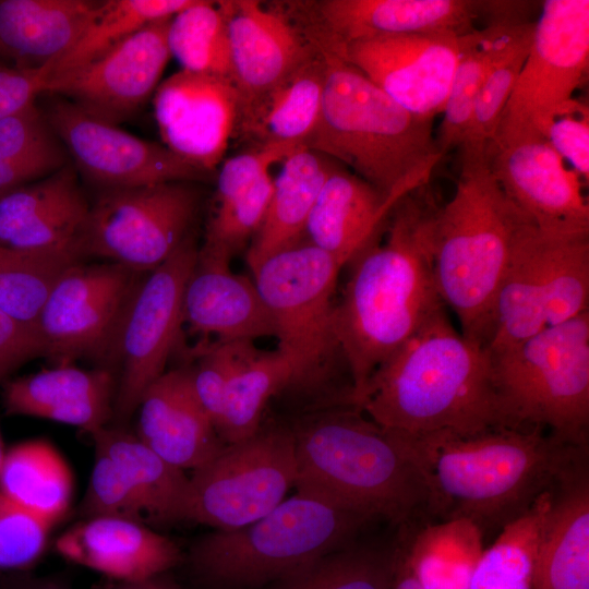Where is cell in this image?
I'll return each instance as SVG.
<instances>
[{
	"mask_svg": "<svg viewBox=\"0 0 589 589\" xmlns=\"http://www.w3.org/2000/svg\"><path fill=\"white\" fill-rule=\"evenodd\" d=\"M424 183L401 197L364 248L334 311V333L352 405L372 374L434 313L446 308L434 276L438 209Z\"/></svg>",
	"mask_w": 589,
	"mask_h": 589,
	"instance_id": "obj_1",
	"label": "cell"
},
{
	"mask_svg": "<svg viewBox=\"0 0 589 589\" xmlns=\"http://www.w3.org/2000/svg\"><path fill=\"white\" fill-rule=\"evenodd\" d=\"M539 426H503L460 435H405L429 491V514L502 528L552 489L587 446Z\"/></svg>",
	"mask_w": 589,
	"mask_h": 589,
	"instance_id": "obj_2",
	"label": "cell"
},
{
	"mask_svg": "<svg viewBox=\"0 0 589 589\" xmlns=\"http://www.w3.org/2000/svg\"><path fill=\"white\" fill-rule=\"evenodd\" d=\"M353 406L406 435H470L512 426L488 349L456 330L445 308L372 374Z\"/></svg>",
	"mask_w": 589,
	"mask_h": 589,
	"instance_id": "obj_3",
	"label": "cell"
},
{
	"mask_svg": "<svg viewBox=\"0 0 589 589\" xmlns=\"http://www.w3.org/2000/svg\"><path fill=\"white\" fill-rule=\"evenodd\" d=\"M297 491L316 494L371 520L408 522L429 514V491L405 435L349 402H334L290 426Z\"/></svg>",
	"mask_w": 589,
	"mask_h": 589,
	"instance_id": "obj_4",
	"label": "cell"
},
{
	"mask_svg": "<svg viewBox=\"0 0 589 589\" xmlns=\"http://www.w3.org/2000/svg\"><path fill=\"white\" fill-rule=\"evenodd\" d=\"M459 148L455 192L438 206L435 217L434 276L444 305L458 318L460 333L488 348L495 299L515 238L531 220L498 184L488 148Z\"/></svg>",
	"mask_w": 589,
	"mask_h": 589,
	"instance_id": "obj_5",
	"label": "cell"
},
{
	"mask_svg": "<svg viewBox=\"0 0 589 589\" xmlns=\"http://www.w3.org/2000/svg\"><path fill=\"white\" fill-rule=\"evenodd\" d=\"M321 52L326 62L322 107L304 146L350 168L390 199L428 183L443 158L433 120L401 107L344 59Z\"/></svg>",
	"mask_w": 589,
	"mask_h": 589,
	"instance_id": "obj_6",
	"label": "cell"
},
{
	"mask_svg": "<svg viewBox=\"0 0 589 589\" xmlns=\"http://www.w3.org/2000/svg\"><path fill=\"white\" fill-rule=\"evenodd\" d=\"M370 521L325 497L297 491L247 526L200 538L190 563L199 579L213 589H253L354 542Z\"/></svg>",
	"mask_w": 589,
	"mask_h": 589,
	"instance_id": "obj_7",
	"label": "cell"
},
{
	"mask_svg": "<svg viewBox=\"0 0 589 589\" xmlns=\"http://www.w3.org/2000/svg\"><path fill=\"white\" fill-rule=\"evenodd\" d=\"M493 377L512 426H539L587 446L589 311L490 352Z\"/></svg>",
	"mask_w": 589,
	"mask_h": 589,
	"instance_id": "obj_8",
	"label": "cell"
},
{
	"mask_svg": "<svg viewBox=\"0 0 589 589\" xmlns=\"http://www.w3.org/2000/svg\"><path fill=\"white\" fill-rule=\"evenodd\" d=\"M341 268L332 255L303 240L252 271L275 325L277 350L293 370V386L314 385L332 359L340 357L334 311Z\"/></svg>",
	"mask_w": 589,
	"mask_h": 589,
	"instance_id": "obj_9",
	"label": "cell"
},
{
	"mask_svg": "<svg viewBox=\"0 0 589 589\" xmlns=\"http://www.w3.org/2000/svg\"><path fill=\"white\" fill-rule=\"evenodd\" d=\"M202 192L196 182L100 190L89 205L76 244L86 260L149 273L192 235Z\"/></svg>",
	"mask_w": 589,
	"mask_h": 589,
	"instance_id": "obj_10",
	"label": "cell"
},
{
	"mask_svg": "<svg viewBox=\"0 0 589 589\" xmlns=\"http://www.w3.org/2000/svg\"><path fill=\"white\" fill-rule=\"evenodd\" d=\"M297 479L290 426H262L226 444L190 477L184 520L231 530L278 506Z\"/></svg>",
	"mask_w": 589,
	"mask_h": 589,
	"instance_id": "obj_11",
	"label": "cell"
},
{
	"mask_svg": "<svg viewBox=\"0 0 589 589\" xmlns=\"http://www.w3.org/2000/svg\"><path fill=\"white\" fill-rule=\"evenodd\" d=\"M197 254L192 233L145 275L132 298L110 364L117 378L112 425L124 426L145 390L166 372L183 325V294Z\"/></svg>",
	"mask_w": 589,
	"mask_h": 589,
	"instance_id": "obj_12",
	"label": "cell"
},
{
	"mask_svg": "<svg viewBox=\"0 0 589 589\" xmlns=\"http://www.w3.org/2000/svg\"><path fill=\"white\" fill-rule=\"evenodd\" d=\"M146 274L106 261L70 267L39 317L44 357L53 366L87 359L110 371L124 315Z\"/></svg>",
	"mask_w": 589,
	"mask_h": 589,
	"instance_id": "obj_13",
	"label": "cell"
},
{
	"mask_svg": "<svg viewBox=\"0 0 589 589\" xmlns=\"http://www.w3.org/2000/svg\"><path fill=\"white\" fill-rule=\"evenodd\" d=\"M588 65L589 1H544L493 143L541 135L542 122L574 98Z\"/></svg>",
	"mask_w": 589,
	"mask_h": 589,
	"instance_id": "obj_14",
	"label": "cell"
},
{
	"mask_svg": "<svg viewBox=\"0 0 589 589\" xmlns=\"http://www.w3.org/2000/svg\"><path fill=\"white\" fill-rule=\"evenodd\" d=\"M43 110L73 166L100 190L175 181H208L201 170L158 144L139 139L60 96L47 94Z\"/></svg>",
	"mask_w": 589,
	"mask_h": 589,
	"instance_id": "obj_15",
	"label": "cell"
},
{
	"mask_svg": "<svg viewBox=\"0 0 589 589\" xmlns=\"http://www.w3.org/2000/svg\"><path fill=\"white\" fill-rule=\"evenodd\" d=\"M306 39L332 52L353 41L385 36L466 34L483 12L471 0H313L278 5Z\"/></svg>",
	"mask_w": 589,
	"mask_h": 589,
	"instance_id": "obj_16",
	"label": "cell"
},
{
	"mask_svg": "<svg viewBox=\"0 0 589 589\" xmlns=\"http://www.w3.org/2000/svg\"><path fill=\"white\" fill-rule=\"evenodd\" d=\"M474 31L377 37L328 53L356 67L411 113L433 120L444 109L455 70Z\"/></svg>",
	"mask_w": 589,
	"mask_h": 589,
	"instance_id": "obj_17",
	"label": "cell"
},
{
	"mask_svg": "<svg viewBox=\"0 0 589 589\" xmlns=\"http://www.w3.org/2000/svg\"><path fill=\"white\" fill-rule=\"evenodd\" d=\"M169 20L147 25L99 59L48 81L44 94L68 99L111 124L125 121L155 93L171 58Z\"/></svg>",
	"mask_w": 589,
	"mask_h": 589,
	"instance_id": "obj_18",
	"label": "cell"
},
{
	"mask_svg": "<svg viewBox=\"0 0 589 589\" xmlns=\"http://www.w3.org/2000/svg\"><path fill=\"white\" fill-rule=\"evenodd\" d=\"M488 156L505 194L539 230L589 233V205L581 178L542 135L492 143Z\"/></svg>",
	"mask_w": 589,
	"mask_h": 589,
	"instance_id": "obj_19",
	"label": "cell"
},
{
	"mask_svg": "<svg viewBox=\"0 0 589 589\" xmlns=\"http://www.w3.org/2000/svg\"><path fill=\"white\" fill-rule=\"evenodd\" d=\"M153 103L164 145L214 173L237 135L239 98L232 81L181 69L159 83Z\"/></svg>",
	"mask_w": 589,
	"mask_h": 589,
	"instance_id": "obj_20",
	"label": "cell"
},
{
	"mask_svg": "<svg viewBox=\"0 0 589 589\" xmlns=\"http://www.w3.org/2000/svg\"><path fill=\"white\" fill-rule=\"evenodd\" d=\"M219 4L227 19L239 125L274 87L318 50L280 9H268L256 0Z\"/></svg>",
	"mask_w": 589,
	"mask_h": 589,
	"instance_id": "obj_21",
	"label": "cell"
},
{
	"mask_svg": "<svg viewBox=\"0 0 589 589\" xmlns=\"http://www.w3.org/2000/svg\"><path fill=\"white\" fill-rule=\"evenodd\" d=\"M137 409L136 436L182 470L203 466L226 445L194 392L190 368L166 371L145 390Z\"/></svg>",
	"mask_w": 589,
	"mask_h": 589,
	"instance_id": "obj_22",
	"label": "cell"
},
{
	"mask_svg": "<svg viewBox=\"0 0 589 589\" xmlns=\"http://www.w3.org/2000/svg\"><path fill=\"white\" fill-rule=\"evenodd\" d=\"M183 324L217 341L275 337L273 318L254 280L230 262L200 252L183 294Z\"/></svg>",
	"mask_w": 589,
	"mask_h": 589,
	"instance_id": "obj_23",
	"label": "cell"
},
{
	"mask_svg": "<svg viewBox=\"0 0 589 589\" xmlns=\"http://www.w3.org/2000/svg\"><path fill=\"white\" fill-rule=\"evenodd\" d=\"M65 560L121 582L155 578L178 564L180 549L145 524L116 517L85 518L56 541Z\"/></svg>",
	"mask_w": 589,
	"mask_h": 589,
	"instance_id": "obj_24",
	"label": "cell"
},
{
	"mask_svg": "<svg viewBox=\"0 0 589 589\" xmlns=\"http://www.w3.org/2000/svg\"><path fill=\"white\" fill-rule=\"evenodd\" d=\"M116 384L107 369L52 366L5 382L3 406L8 414L52 420L92 434L112 418Z\"/></svg>",
	"mask_w": 589,
	"mask_h": 589,
	"instance_id": "obj_25",
	"label": "cell"
},
{
	"mask_svg": "<svg viewBox=\"0 0 589 589\" xmlns=\"http://www.w3.org/2000/svg\"><path fill=\"white\" fill-rule=\"evenodd\" d=\"M91 203L72 163L0 197V244L37 249L76 244Z\"/></svg>",
	"mask_w": 589,
	"mask_h": 589,
	"instance_id": "obj_26",
	"label": "cell"
},
{
	"mask_svg": "<svg viewBox=\"0 0 589 589\" xmlns=\"http://www.w3.org/2000/svg\"><path fill=\"white\" fill-rule=\"evenodd\" d=\"M397 200L339 165L318 193L304 240L345 267L370 241Z\"/></svg>",
	"mask_w": 589,
	"mask_h": 589,
	"instance_id": "obj_27",
	"label": "cell"
},
{
	"mask_svg": "<svg viewBox=\"0 0 589 589\" xmlns=\"http://www.w3.org/2000/svg\"><path fill=\"white\" fill-rule=\"evenodd\" d=\"M533 589H589V480L585 458L554 486Z\"/></svg>",
	"mask_w": 589,
	"mask_h": 589,
	"instance_id": "obj_28",
	"label": "cell"
},
{
	"mask_svg": "<svg viewBox=\"0 0 589 589\" xmlns=\"http://www.w3.org/2000/svg\"><path fill=\"white\" fill-rule=\"evenodd\" d=\"M100 2L0 0V57L20 68L50 65L80 36Z\"/></svg>",
	"mask_w": 589,
	"mask_h": 589,
	"instance_id": "obj_29",
	"label": "cell"
},
{
	"mask_svg": "<svg viewBox=\"0 0 589 589\" xmlns=\"http://www.w3.org/2000/svg\"><path fill=\"white\" fill-rule=\"evenodd\" d=\"M281 164L264 220L247 252L251 272L267 257L304 240L305 225L318 193L339 166L305 146Z\"/></svg>",
	"mask_w": 589,
	"mask_h": 589,
	"instance_id": "obj_30",
	"label": "cell"
},
{
	"mask_svg": "<svg viewBox=\"0 0 589 589\" xmlns=\"http://www.w3.org/2000/svg\"><path fill=\"white\" fill-rule=\"evenodd\" d=\"M548 327L540 232L531 223L518 231L494 304V330L488 351L521 342Z\"/></svg>",
	"mask_w": 589,
	"mask_h": 589,
	"instance_id": "obj_31",
	"label": "cell"
},
{
	"mask_svg": "<svg viewBox=\"0 0 589 589\" xmlns=\"http://www.w3.org/2000/svg\"><path fill=\"white\" fill-rule=\"evenodd\" d=\"M326 62L317 53L274 87L239 123L237 135L267 143L303 145L322 107Z\"/></svg>",
	"mask_w": 589,
	"mask_h": 589,
	"instance_id": "obj_32",
	"label": "cell"
},
{
	"mask_svg": "<svg viewBox=\"0 0 589 589\" xmlns=\"http://www.w3.org/2000/svg\"><path fill=\"white\" fill-rule=\"evenodd\" d=\"M0 491L52 527L70 507L73 474L50 442L29 440L5 450L0 467Z\"/></svg>",
	"mask_w": 589,
	"mask_h": 589,
	"instance_id": "obj_33",
	"label": "cell"
},
{
	"mask_svg": "<svg viewBox=\"0 0 589 589\" xmlns=\"http://www.w3.org/2000/svg\"><path fill=\"white\" fill-rule=\"evenodd\" d=\"M122 469L140 496L148 521L184 520L190 478L161 458L124 426L106 425L91 434Z\"/></svg>",
	"mask_w": 589,
	"mask_h": 589,
	"instance_id": "obj_34",
	"label": "cell"
},
{
	"mask_svg": "<svg viewBox=\"0 0 589 589\" xmlns=\"http://www.w3.org/2000/svg\"><path fill=\"white\" fill-rule=\"evenodd\" d=\"M534 22L493 21L476 29L455 70L442 111L438 135L440 153L460 147L469 127L476 97L496 62L533 32Z\"/></svg>",
	"mask_w": 589,
	"mask_h": 589,
	"instance_id": "obj_35",
	"label": "cell"
},
{
	"mask_svg": "<svg viewBox=\"0 0 589 589\" xmlns=\"http://www.w3.org/2000/svg\"><path fill=\"white\" fill-rule=\"evenodd\" d=\"M294 385L293 370L277 349L261 350L254 341L241 348L229 381L218 435L226 444L253 435L268 400Z\"/></svg>",
	"mask_w": 589,
	"mask_h": 589,
	"instance_id": "obj_36",
	"label": "cell"
},
{
	"mask_svg": "<svg viewBox=\"0 0 589 589\" xmlns=\"http://www.w3.org/2000/svg\"><path fill=\"white\" fill-rule=\"evenodd\" d=\"M86 261L77 244L22 249L0 245V311L38 330L41 311L63 274Z\"/></svg>",
	"mask_w": 589,
	"mask_h": 589,
	"instance_id": "obj_37",
	"label": "cell"
},
{
	"mask_svg": "<svg viewBox=\"0 0 589 589\" xmlns=\"http://www.w3.org/2000/svg\"><path fill=\"white\" fill-rule=\"evenodd\" d=\"M554 486L503 526L495 541L483 549L468 589H533L539 549Z\"/></svg>",
	"mask_w": 589,
	"mask_h": 589,
	"instance_id": "obj_38",
	"label": "cell"
},
{
	"mask_svg": "<svg viewBox=\"0 0 589 589\" xmlns=\"http://www.w3.org/2000/svg\"><path fill=\"white\" fill-rule=\"evenodd\" d=\"M482 531L467 519L428 525L407 538V558L422 589H468L483 551Z\"/></svg>",
	"mask_w": 589,
	"mask_h": 589,
	"instance_id": "obj_39",
	"label": "cell"
},
{
	"mask_svg": "<svg viewBox=\"0 0 589 589\" xmlns=\"http://www.w3.org/2000/svg\"><path fill=\"white\" fill-rule=\"evenodd\" d=\"M193 2L194 0L101 1L75 41L50 65H46V83L99 59L140 29L171 19Z\"/></svg>",
	"mask_w": 589,
	"mask_h": 589,
	"instance_id": "obj_40",
	"label": "cell"
},
{
	"mask_svg": "<svg viewBox=\"0 0 589 589\" xmlns=\"http://www.w3.org/2000/svg\"><path fill=\"white\" fill-rule=\"evenodd\" d=\"M69 159L36 101L0 120V197L56 172Z\"/></svg>",
	"mask_w": 589,
	"mask_h": 589,
	"instance_id": "obj_41",
	"label": "cell"
},
{
	"mask_svg": "<svg viewBox=\"0 0 589 589\" xmlns=\"http://www.w3.org/2000/svg\"><path fill=\"white\" fill-rule=\"evenodd\" d=\"M398 545L386 550L352 542L273 582L269 589H392Z\"/></svg>",
	"mask_w": 589,
	"mask_h": 589,
	"instance_id": "obj_42",
	"label": "cell"
},
{
	"mask_svg": "<svg viewBox=\"0 0 589 589\" xmlns=\"http://www.w3.org/2000/svg\"><path fill=\"white\" fill-rule=\"evenodd\" d=\"M539 232L546 320L552 326L588 311L589 233Z\"/></svg>",
	"mask_w": 589,
	"mask_h": 589,
	"instance_id": "obj_43",
	"label": "cell"
},
{
	"mask_svg": "<svg viewBox=\"0 0 589 589\" xmlns=\"http://www.w3.org/2000/svg\"><path fill=\"white\" fill-rule=\"evenodd\" d=\"M167 41L181 69L232 81L227 19L219 1L194 0L172 16Z\"/></svg>",
	"mask_w": 589,
	"mask_h": 589,
	"instance_id": "obj_44",
	"label": "cell"
},
{
	"mask_svg": "<svg viewBox=\"0 0 589 589\" xmlns=\"http://www.w3.org/2000/svg\"><path fill=\"white\" fill-rule=\"evenodd\" d=\"M273 185L274 179L268 173L247 192L213 203L200 252L231 262L259 231Z\"/></svg>",
	"mask_w": 589,
	"mask_h": 589,
	"instance_id": "obj_45",
	"label": "cell"
},
{
	"mask_svg": "<svg viewBox=\"0 0 589 589\" xmlns=\"http://www.w3.org/2000/svg\"><path fill=\"white\" fill-rule=\"evenodd\" d=\"M532 33L506 52L489 73L476 97L460 147L488 148L495 140L504 109L522 69Z\"/></svg>",
	"mask_w": 589,
	"mask_h": 589,
	"instance_id": "obj_46",
	"label": "cell"
},
{
	"mask_svg": "<svg viewBox=\"0 0 589 589\" xmlns=\"http://www.w3.org/2000/svg\"><path fill=\"white\" fill-rule=\"evenodd\" d=\"M81 513L84 518L116 517L145 525L148 521L145 507L122 469L98 447Z\"/></svg>",
	"mask_w": 589,
	"mask_h": 589,
	"instance_id": "obj_47",
	"label": "cell"
},
{
	"mask_svg": "<svg viewBox=\"0 0 589 589\" xmlns=\"http://www.w3.org/2000/svg\"><path fill=\"white\" fill-rule=\"evenodd\" d=\"M244 342L204 341L193 352L196 363L190 369L194 392L216 431L221 421L228 384Z\"/></svg>",
	"mask_w": 589,
	"mask_h": 589,
	"instance_id": "obj_48",
	"label": "cell"
},
{
	"mask_svg": "<svg viewBox=\"0 0 589 589\" xmlns=\"http://www.w3.org/2000/svg\"><path fill=\"white\" fill-rule=\"evenodd\" d=\"M50 528L0 491V568L22 569L35 563Z\"/></svg>",
	"mask_w": 589,
	"mask_h": 589,
	"instance_id": "obj_49",
	"label": "cell"
},
{
	"mask_svg": "<svg viewBox=\"0 0 589 589\" xmlns=\"http://www.w3.org/2000/svg\"><path fill=\"white\" fill-rule=\"evenodd\" d=\"M541 134L581 179L589 178V110L573 98L540 125Z\"/></svg>",
	"mask_w": 589,
	"mask_h": 589,
	"instance_id": "obj_50",
	"label": "cell"
},
{
	"mask_svg": "<svg viewBox=\"0 0 589 589\" xmlns=\"http://www.w3.org/2000/svg\"><path fill=\"white\" fill-rule=\"evenodd\" d=\"M303 145L292 143H267L232 156L221 163L216 178L213 203L240 195L255 185L269 168L283 163L291 153Z\"/></svg>",
	"mask_w": 589,
	"mask_h": 589,
	"instance_id": "obj_51",
	"label": "cell"
},
{
	"mask_svg": "<svg viewBox=\"0 0 589 589\" xmlns=\"http://www.w3.org/2000/svg\"><path fill=\"white\" fill-rule=\"evenodd\" d=\"M47 69L0 63V120L22 110L45 93Z\"/></svg>",
	"mask_w": 589,
	"mask_h": 589,
	"instance_id": "obj_52",
	"label": "cell"
},
{
	"mask_svg": "<svg viewBox=\"0 0 589 589\" xmlns=\"http://www.w3.org/2000/svg\"><path fill=\"white\" fill-rule=\"evenodd\" d=\"M36 357H44L39 332L0 311V383L12 371Z\"/></svg>",
	"mask_w": 589,
	"mask_h": 589,
	"instance_id": "obj_53",
	"label": "cell"
},
{
	"mask_svg": "<svg viewBox=\"0 0 589 589\" xmlns=\"http://www.w3.org/2000/svg\"><path fill=\"white\" fill-rule=\"evenodd\" d=\"M392 589H422L408 563L407 539L398 544V561Z\"/></svg>",
	"mask_w": 589,
	"mask_h": 589,
	"instance_id": "obj_54",
	"label": "cell"
},
{
	"mask_svg": "<svg viewBox=\"0 0 589 589\" xmlns=\"http://www.w3.org/2000/svg\"><path fill=\"white\" fill-rule=\"evenodd\" d=\"M5 589H69L64 584L49 578H31L8 585Z\"/></svg>",
	"mask_w": 589,
	"mask_h": 589,
	"instance_id": "obj_55",
	"label": "cell"
},
{
	"mask_svg": "<svg viewBox=\"0 0 589 589\" xmlns=\"http://www.w3.org/2000/svg\"><path fill=\"white\" fill-rule=\"evenodd\" d=\"M115 589H169L160 579L159 576L142 581L121 582Z\"/></svg>",
	"mask_w": 589,
	"mask_h": 589,
	"instance_id": "obj_56",
	"label": "cell"
},
{
	"mask_svg": "<svg viewBox=\"0 0 589 589\" xmlns=\"http://www.w3.org/2000/svg\"><path fill=\"white\" fill-rule=\"evenodd\" d=\"M4 454H5V449L3 447V442H2V438H1V434H0V467H1Z\"/></svg>",
	"mask_w": 589,
	"mask_h": 589,
	"instance_id": "obj_57",
	"label": "cell"
},
{
	"mask_svg": "<svg viewBox=\"0 0 589 589\" xmlns=\"http://www.w3.org/2000/svg\"><path fill=\"white\" fill-rule=\"evenodd\" d=\"M1 245V244H0Z\"/></svg>",
	"mask_w": 589,
	"mask_h": 589,
	"instance_id": "obj_58",
	"label": "cell"
}]
</instances>
